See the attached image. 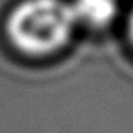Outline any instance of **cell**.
Segmentation results:
<instances>
[{"label":"cell","mask_w":133,"mask_h":133,"mask_svg":"<svg viewBox=\"0 0 133 133\" xmlns=\"http://www.w3.org/2000/svg\"><path fill=\"white\" fill-rule=\"evenodd\" d=\"M75 24L71 4L62 0H22L6 20V35L18 53L42 58L69 42Z\"/></svg>","instance_id":"1"},{"label":"cell","mask_w":133,"mask_h":133,"mask_svg":"<svg viewBox=\"0 0 133 133\" xmlns=\"http://www.w3.org/2000/svg\"><path fill=\"white\" fill-rule=\"evenodd\" d=\"M71 8L77 22L102 28L117 15V0H75Z\"/></svg>","instance_id":"2"},{"label":"cell","mask_w":133,"mask_h":133,"mask_svg":"<svg viewBox=\"0 0 133 133\" xmlns=\"http://www.w3.org/2000/svg\"><path fill=\"white\" fill-rule=\"evenodd\" d=\"M128 33H129V38H131V42H133V9H131V13H129V24H128Z\"/></svg>","instance_id":"3"}]
</instances>
